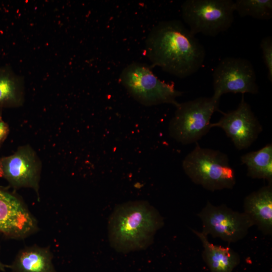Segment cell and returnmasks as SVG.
<instances>
[{"label":"cell","mask_w":272,"mask_h":272,"mask_svg":"<svg viewBox=\"0 0 272 272\" xmlns=\"http://www.w3.org/2000/svg\"><path fill=\"white\" fill-rule=\"evenodd\" d=\"M145 54L154 66L180 79L197 72L206 58L203 45L178 20L161 21L152 28Z\"/></svg>","instance_id":"6da1fadb"},{"label":"cell","mask_w":272,"mask_h":272,"mask_svg":"<svg viewBox=\"0 0 272 272\" xmlns=\"http://www.w3.org/2000/svg\"><path fill=\"white\" fill-rule=\"evenodd\" d=\"M163 225L159 212L147 201L117 205L108 220L110 245L123 253L145 250L153 243L155 234Z\"/></svg>","instance_id":"7a4b0ae2"},{"label":"cell","mask_w":272,"mask_h":272,"mask_svg":"<svg viewBox=\"0 0 272 272\" xmlns=\"http://www.w3.org/2000/svg\"><path fill=\"white\" fill-rule=\"evenodd\" d=\"M182 166L192 182L211 191L232 189L236 184L235 172L227 155L201 147L198 143L185 157Z\"/></svg>","instance_id":"3957f363"},{"label":"cell","mask_w":272,"mask_h":272,"mask_svg":"<svg viewBox=\"0 0 272 272\" xmlns=\"http://www.w3.org/2000/svg\"><path fill=\"white\" fill-rule=\"evenodd\" d=\"M119 81L128 93L146 106L170 104L176 107L177 98L183 92L175 88L174 83L160 80L146 64L134 62L125 66Z\"/></svg>","instance_id":"277c9868"},{"label":"cell","mask_w":272,"mask_h":272,"mask_svg":"<svg viewBox=\"0 0 272 272\" xmlns=\"http://www.w3.org/2000/svg\"><path fill=\"white\" fill-rule=\"evenodd\" d=\"M219 102L212 96L179 103L169 123L170 135L183 145L197 143L212 128L210 120L215 112L220 111Z\"/></svg>","instance_id":"5b68a950"},{"label":"cell","mask_w":272,"mask_h":272,"mask_svg":"<svg viewBox=\"0 0 272 272\" xmlns=\"http://www.w3.org/2000/svg\"><path fill=\"white\" fill-rule=\"evenodd\" d=\"M232 0H186L181 6L182 17L190 32L215 37L226 31L234 20Z\"/></svg>","instance_id":"8992f818"},{"label":"cell","mask_w":272,"mask_h":272,"mask_svg":"<svg viewBox=\"0 0 272 272\" xmlns=\"http://www.w3.org/2000/svg\"><path fill=\"white\" fill-rule=\"evenodd\" d=\"M202 223L201 232L229 243L243 239L253 226L244 212L235 211L225 205L215 206L208 201L197 214Z\"/></svg>","instance_id":"52a82bcc"},{"label":"cell","mask_w":272,"mask_h":272,"mask_svg":"<svg viewBox=\"0 0 272 272\" xmlns=\"http://www.w3.org/2000/svg\"><path fill=\"white\" fill-rule=\"evenodd\" d=\"M213 85L212 96L218 100L228 93L256 94L259 91L253 64L241 57L222 59L214 70Z\"/></svg>","instance_id":"ba28073f"},{"label":"cell","mask_w":272,"mask_h":272,"mask_svg":"<svg viewBox=\"0 0 272 272\" xmlns=\"http://www.w3.org/2000/svg\"><path fill=\"white\" fill-rule=\"evenodd\" d=\"M41 164L36 152L28 145L19 147L12 155L0 158V177L14 189H33L39 196Z\"/></svg>","instance_id":"9c48e42d"},{"label":"cell","mask_w":272,"mask_h":272,"mask_svg":"<svg viewBox=\"0 0 272 272\" xmlns=\"http://www.w3.org/2000/svg\"><path fill=\"white\" fill-rule=\"evenodd\" d=\"M211 127L222 129L238 150L248 149L262 131V125L243 95L238 107L226 113Z\"/></svg>","instance_id":"30bf717a"},{"label":"cell","mask_w":272,"mask_h":272,"mask_svg":"<svg viewBox=\"0 0 272 272\" xmlns=\"http://www.w3.org/2000/svg\"><path fill=\"white\" fill-rule=\"evenodd\" d=\"M38 229L37 221L22 199L0 187V233L10 238L27 237Z\"/></svg>","instance_id":"8fae6325"},{"label":"cell","mask_w":272,"mask_h":272,"mask_svg":"<svg viewBox=\"0 0 272 272\" xmlns=\"http://www.w3.org/2000/svg\"><path fill=\"white\" fill-rule=\"evenodd\" d=\"M244 213L264 235L272 233V184L260 188L244 200Z\"/></svg>","instance_id":"7c38bea8"},{"label":"cell","mask_w":272,"mask_h":272,"mask_svg":"<svg viewBox=\"0 0 272 272\" xmlns=\"http://www.w3.org/2000/svg\"><path fill=\"white\" fill-rule=\"evenodd\" d=\"M192 231L202 244V256L210 272H232L239 263V254L230 247L214 244L201 231Z\"/></svg>","instance_id":"4fadbf2b"},{"label":"cell","mask_w":272,"mask_h":272,"mask_svg":"<svg viewBox=\"0 0 272 272\" xmlns=\"http://www.w3.org/2000/svg\"><path fill=\"white\" fill-rule=\"evenodd\" d=\"M52 258L48 248L37 245L26 247L19 251L9 267L13 272H57Z\"/></svg>","instance_id":"5bb4252c"},{"label":"cell","mask_w":272,"mask_h":272,"mask_svg":"<svg viewBox=\"0 0 272 272\" xmlns=\"http://www.w3.org/2000/svg\"><path fill=\"white\" fill-rule=\"evenodd\" d=\"M24 82L10 66L0 67V108L22 105L24 100Z\"/></svg>","instance_id":"9a60e30c"},{"label":"cell","mask_w":272,"mask_h":272,"mask_svg":"<svg viewBox=\"0 0 272 272\" xmlns=\"http://www.w3.org/2000/svg\"><path fill=\"white\" fill-rule=\"evenodd\" d=\"M241 164L247 167V175L253 179H261L272 184V144L269 143L255 151L243 155Z\"/></svg>","instance_id":"2e32d148"},{"label":"cell","mask_w":272,"mask_h":272,"mask_svg":"<svg viewBox=\"0 0 272 272\" xmlns=\"http://www.w3.org/2000/svg\"><path fill=\"white\" fill-rule=\"evenodd\" d=\"M234 2L235 12L241 17L250 16L260 20L272 18L271 0H236Z\"/></svg>","instance_id":"e0dca14e"},{"label":"cell","mask_w":272,"mask_h":272,"mask_svg":"<svg viewBox=\"0 0 272 272\" xmlns=\"http://www.w3.org/2000/svg\"><path fill=\"white\" fill-rule=\"evenodd\" d=\"M264 64L267 72V78L272 82V37L270 36L263 38L260 44Z\"/></svg>","instance_id":"ac0fdd59"},{"label":"cell","mask_w":272,"mask_h":272,"mask_svg":"<svg viewBox=\"0 0 272 272\" xmlns=\"http://www.w3.org/2000/svg\"><path fill=\"white\" fill-rule=\"evenodd\" d=\"M1 109L0 111V147L3 145L10 132L8 124L3 119Z\"/></svg>","instance_id":"d6986e66"},{"label":"cell","mask_w":272,"mask_h":272,"mask_svg":"<svg viewBox=\"0 0 272 272\" xmlns=\"http://www.w3.org/2000/svg\"><path fill=\"white\" fill-rule=\"evenodd\" d=\"M6 267H9V266L4 264L0 260V271H5Z\"/></svg>","instance_id":"ffe728a7"}]
</instances>
